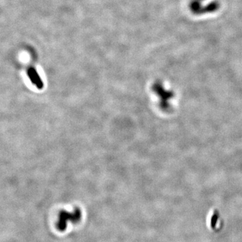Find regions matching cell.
I'll list each match as a JSON object with an SVG mask.
<instances>
[{
    "instance_id": "6da1fadb",
    "label": "cell",
    "mask_w": 242,
    "mask_h": 242,
    "mask_svg": "<svg viewBox=\"0 0 242 242\" xmlns=\"http://www.w3.org/2000/svg\"><path fill=\"white\" fill-rule=\"evenodd\" d=\"M220 6L219 2L213 0L208 2V0H191L189 3L190 10L196 15L211 14L219 10Z\"/></svg>"
},
{
    "instance_id": "7a4b0ae2",
    "label": "cell",
    "mask_w": 242,
    "mask_h": 242,
    "mask_svg": "<svg viewBox=\"0 0 242 242\" xmlns=\"http://www.w3.org/2000/svg\"><path fill=\"white\" fill-rule=\"evenodd\" d=\"M81 217H82V212L78 208H75L74 212L72 213L61 211L59 215V220L56 227L60 231H64L67 228L68 221L76 223L79 221Z\"/></svg>"
},
{
    "instance_id": "3957f363",
    "label": "cell",
    "mask_w": 242,
    "mask_h": 242,
    "mask_svg": "<svg viewBox=\"0 0 242 242\" xmlns=\"http://www.w3.org/2000/svg\"><path fill=\"white\" fill-rule=\"evenodd\" d=\"M153 90L157 93L158 96H159V98H161V103L162 106L165 108H167L166 107L168 106V100L172 98V96L173 94L172 92H169L166 90H165L162 86H161L160 84H155L153 86Z\"/></svg>"
},
{
    "instance_id": "277c9868",
    "label": "cell",
    "mask_w": 242,
    "mask_h": 242,
    "mask_svg": "<svg viewBox=\"0 0 242 242\" xmlns=\"http://www.w3.org/2000/svg\"><path fill=\"white\" fill-rule=\"evenodd\" d=\"M27 74L32 83H33L38 90H42L44 87V83L37 71L34 68L30 67L28 69Z\"/></svg>"
},
{
    "instance_id": "5b68a950",
    "label": "cell",
    "mask_w": 242,
    "mask_h": 242,
    "mask_svg": "<svg viewBox=\"0 0 242 242\" xmlns=\"http://www.w3.org/2000/svg\"><path fill=\"white\" fill-rule=\"evenodd\" d=\"M218 218H219V212H218L217 210H215V211H214L213 217L211 218V226L212 229H215L216 227Z\"/></svg>"
}]
</instances>
